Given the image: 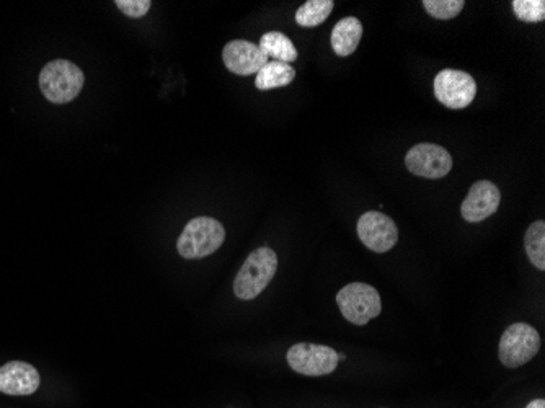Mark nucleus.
I'll use <instances>...</instances> for the list:
<instances>
[{"instance_id":"f257e3e1","label":"nucleus","mask_w":545,"mask_h":408,"mask_svg":"<svg viewBox=\"0 0 545 408\" xmlns=\"http://www.w3.org/2000/svg\"><path fill=\"white\" fill-rule=\"evenodd\" d=\"M278 270L275 250L260 247L250 253L234 280V293L242 301H252L265 291Z\"/></svg>"},{"instance_id":"f03ea898","label":"nucleus","mask_w":545,"mask_h":408,"mask_svg":"<svg viewBox=\"0 0 545 408\" xmlns=\"http://www.w3.org/2000/svg\"><path fill=\"white\" fill-rule=\"evenodd\" d=\"M84 82V72L66 59L51 61L40 72L41 92L56 105L72 102L80 94Z\"/></svg>"},{"instance_id":"7ed1b4c3","label":"nucleus","mask_w":545,"mask_h":408,"mask_svg":"<svg viewBox=\"0 0 545 408\" xmlns=\"http://www.w3.org/2000/svg\"><path fill=\"white\" fill-rule=\"evenodd\" d=\"M224 240L226 229L222 227L221 222L208 216H201L191 219L183 229L182 236L177 242V250L183 258L195 260L209 257L211 253L221 249Z\"/></svg>"},{"instance_id":"20e7f679","label":"nucleus","mask_w":545,"mask_h":408,"mask_svg":"<svg viewBox=\"0 0 545 408\" xmlns=\"http://www.w3.org/2000/svg\"><path fill=\"white\" fill-rule=\"evenodd\" d=\"M541 350V337L534 327L524 322L513 324L505 330L498 346V358L506 368H521L536 358Z\"/></svg>"},{"instance_id":"39448f33","label":"nucleus","mask_w":545,"mask_h":408,"mask_svg":"<svg viewBox=\"0 0 545 408\" xmlns=\"http://www.w3.org/2000/svg\"><path fill=\"white\" fill-rule=\"evenodd\" d=\"M337 304L343 317L353 325H366L382 311L381 296L366 283L346 284L338 291Z\"/></svg>"},{"instance_id":"423d86ee","label":"nucleus","mask_w":545,"mask_h":408,"mask_svg":"<svg viewBox=\"0 0 545 408\" xmlns=\"http://www.w3.org/2000/svg\"><path fill=\"white\" fill-rule=\"evenodd\" d=\"M289 366L302 376H327L337 369L338 353L330 346L314 343H297L291 346L286 355Z\"/></svg>"},{"instance_id":"0eeeda50","label":"nucleus","mask_w":545,"mask_h":408,"mask_svg":"<svg viewBox=\"0 0 545 408\" xmlns=\"http://www.w3.org/2000/svg\"><path fill=\"white\" fill-rule=\"evenodd\" d=\"M435 95L444 107L462 110L474 102L477 84L467 72L444 69L436 76Z\"/></svg>"},{"instance_id":"6e6552de","label":"nucleus","mask_w":545,"mask_h":408,"mask_svg":"<svg viewBox=\"0 0 545 408\" xmlns=\"http://www.w3.org/2000/svg\"><path fill=\"white\" fill-rule=\"evenodd\" d=\"M405 165L417 177L436 180L446 177L451 172L452 157L444 147L423 142L408 151Z\"/></svg>"},{"instance_id":"1a4fd4ad","label":"nucleus","mask_w":545,"mask_h":408,"mask_svg":"<svg viewBox=\"0 0 545 408\" xmlns=\"http://www.w3.org/2000/svg\"><path fill=\"white\" fill-rule=\"evenodd\" d=\"M358 237L369 250L386 253L397 244L399 229L386 214L369 211L359 218Z\"/></svg>"},{"instance_id":"9d476101","label":"nucleus","mask_w":545,"mask_h":408,"mask_svg":"<svg viewBox=\"0 0 545 408\" xmlns=\"http://www.w3.org/2000/svg\"><path fill=\"white\" fill-rule=\"evenodd\" d=\"M222 61L229 71L237 76L258 74L268 64V56L262 48L250 41L235 40L222 49Z\"/></svg>"},{"instance_id":"9b49d317","label":"nucleus","mask_w":545,"mask_h":408,"mask_svg":"<svg viewBox=\"0 0 545 408\" xmlns=\"http://www.w3.org/2000/svg\"><path fill=\"white\" fill-rule=\"evenodd\" d=\"M501 195L497 185L488 180H480L470 187L466 200L462 203V218L467 222H482L497 213Z\"/></svg>"},{"instance_id":"f8f14e48","label":"nucleus","mask_w":545,"mask_h":408,"mask_svg":"<svg viewBox=\"0 0 545 408\" xmlns=\"http://www.w3.org/2000/svg\"><path fill=\"white\" fill-rule=\"evenodd\" d=\"M40 373L32 364L23 361H10L0 368V392L22 397L32 395L40 387Z\"/></svg>"},{"instance_id":"ddd939ff","label":"nucleus","mask_w":545,"mask_h":408,"mask_svg":"<svg viewBox=\"0 0 545 408\" xmlns=\"http://www.w3.org/2000/svg\"><path fill=\"white\" fill-rule=\"evenodd\" d=\"M361 38H363V25L358 18H342L332 30L333 51L340 58H346V56L355 53Z\"/></svg>"},{"instance_id":"4468645a","label":"nucleus","mask_w":545,"mask_h":408,"mask_svg":"<svg viewBox=\"0 0 545 408\" xmlns=\"http://www.w3.org/2000/svg\"><path fill=\"white\" fill-rule=\"evenodd\" d=\"M294 77H296V69L291 64L268 61L262 71L258 72L255 85L258 90L278 89V87L291 84Z\"/></svg>"},{"instance_id":"2eb2a0df","label":"nucleus","mask_w":545,"mask_h":408,"mask_svg":"<svg viewBox=\"0 0 545 408\" xmlns=\"http://www.w3.org/2000/svg\"><path fill=\"white\" fill-rule=\"evenodd\" d=\"M260 48L268 58H273L278 63H293L297 59V49L288 36L280 32L265 33L260 40Z\"/></svg>"},{"instance_id":"dca6fc26","label":"nucleus","mask_w":545,"mask_h":408,"mask_svg":"<svg viewBox=\"0 0 545 408\" xmlns=\"http://www.w3.org/2000/svg\"><path fill=\"white\" fill-rule=\"evenodd\" d=\"M524 249L528 253L529 262L537 270H545V222H532L526 236H524Z\"/></svg>"},{"instance_id":"f3484780","label":"nucleus","mask_w":545,"mask_h":408,"mask_svg":"<svg viewBox=\"0 0 545 408\" xmlns=\"http://www.w3.org/2000/svg\"><path fill=\"white\" fill-rule=\"evenodd\" d=\"M333 5L335 4L332 0H309L296 12L297 25L306 28L319 27L332 14Z\"/></svg>"},{"instance_id":"a211bd4d","label":"nucleus","mask_w":545,"mask_h":408,"mask_svg":"<svg viewBox=\"0 0 545 408\" xmlns=\"http://www.w3.org/2000/svg\"><path fill=\"white\" fill-rule=\"evenodd\" d=\"M426 12L438 20H451L461 14L466 2L464 0H425Z\"/></svg>"},{"instance_id":"6ab92c4d","label":"nucleus","mask_w":545,"mask_h":408,"mask_svg":"<svg viewBox=\"0 0 545 408\" xmlns=\"http://www.w3.org/2000/svg\"><path fill=\"white\" fill-rule=\"evenodd\" d=\"M516 17L523 22H542L545 17L544 0H513Z\"/></svg>"},{"instance_id":"aec40b11","label":"nucleus","mask_w":545,"mask_h":408,"mask_svg":"<svg viewBox=\"0 0 545 408\" xmlns=\"http://www.w3.org/2000/svg\"><path fill=\"white\" fill-rule=\"evenodd\" d=\"M116 7L131 18H141L151 9V0H116Z\"/></svg>"},{"instance_id":"412c9836","label":"nucleus","mask_w":545,"mask_h":408,"mask_svg":"<svg viewBox=\"0 0 545 408\" xmlns=\"http://www.w3.org/2000/svg\"><path fill=\"white\" fill-rule=\"evenodd\" d=\"M526 408H545V400L544 399L532 400L531 404H529L528 407Z\"/></svg>"}]
</instances>
